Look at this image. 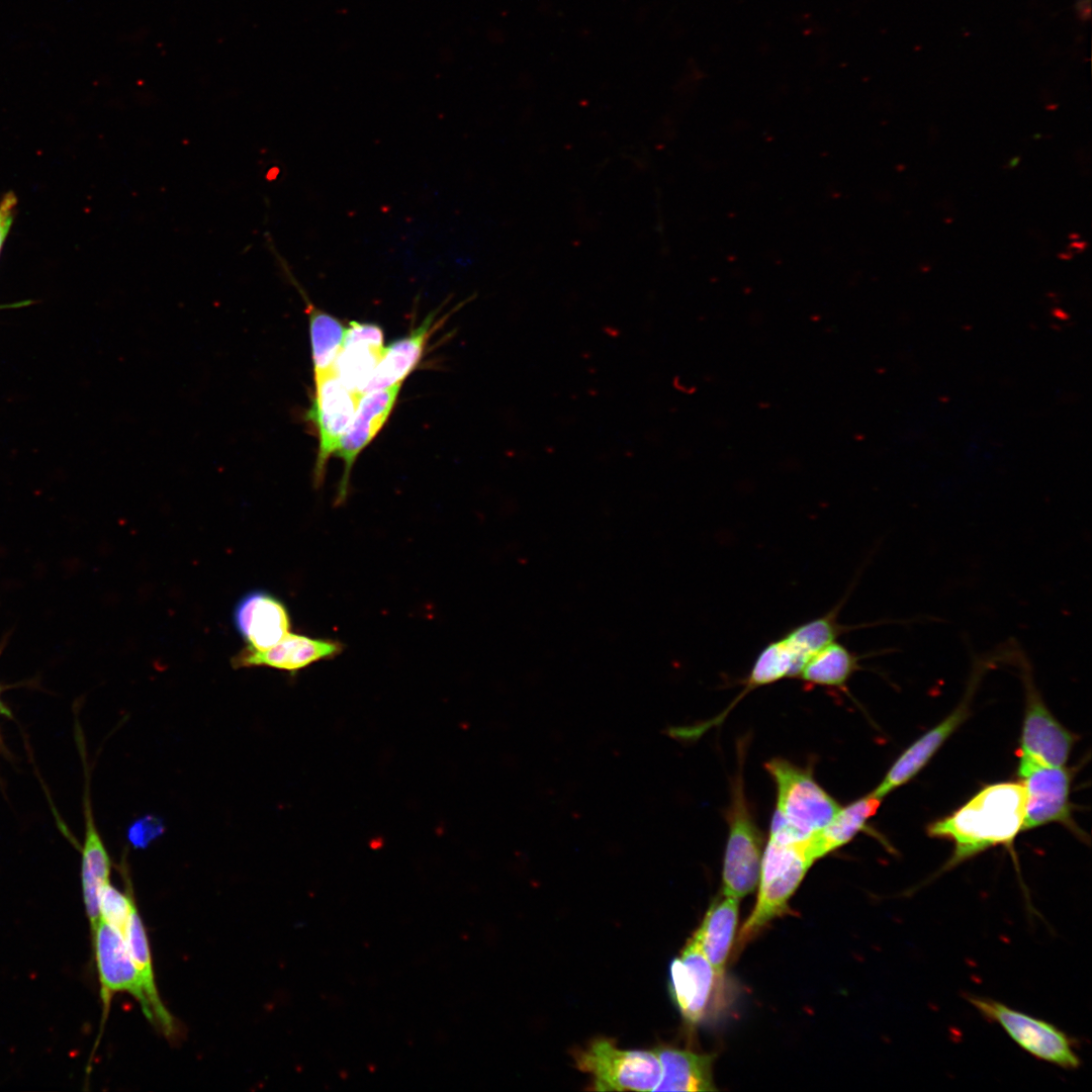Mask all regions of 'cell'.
Returning <instances> with one entry per match:
<instances>
[{
	"label": "cell",
	"mask_w": 1092,
	"mask_h": 1092,
	"mask_svg": "<svg viewBox=\"0 0 1092 1092\" xmlns=\"http://www.w3.org/2000/svg\"><path fill=\"white\" fill-rule=\"evenodd\" d=\"M1025 795L1020 782L986 786L952 814L928 826L931 837L953 842L941 871L952 869L997 845L1011 844L1022 831Z\"/></svg>",
	"instance_id": "cell-1"
},
{
	"label": "cell",
	"mask_w": 1092,
	"mask_h": 1092,
	"mask_svg": "<svg viewBox=\"0 0 1092 1092\" xmlns=\"http://www.w3.org/2000/svg\"><path fill=\"white\" fill-rule=\"evenodd\" d=\"M842 603L825 614L796 625L769 641L757 654L738 702L752 690L785 677H797L807 660L853 627L839 622Z\"/></svg>",
	"instance_id": "cell-2"
},
{
	"label": "cell",
	"mask_w": 1092,
	"mask_h": 1092,
	"mask_svg": "<svg viewBox=\"0 0 1092 1092\" xmlns=\"http://www.w3.org/2000/svg\"><path fill=\"white\" fill-rule=\"evenodd\" d=\"M808 838L785 841L769 836L762 853L756 903L740 930V945L785 912L790 898L815 861Z\"/></svg>",
	"instance_id": "cell-3"
},
{
	"label": "cell",
	"mask_w": 1092,
	"mask_h": 1092,
	"mask_svg": "<svg viewBox=\"0 0 1092 1092\" xmlns=\"http://www.w3.org/2000/svg\"><path fill=\"white\" fill-rule=\"evenodd\" d=\"M765 769L777 786V808L774 817L809 837L821 829L841 808L814 779L809 768L776 757Z\"/></svg>",
	"instance_id": "cell-4"
},
{
	"label": "cell",
	"mask_w": 1092,
	"mask_h": 1092,
	"mask_svg": "<svg viewBox=\"0 0 1092 1092\" xmlns=\"http://www.w3.org/2000/svg\"><path fill=\"white\" fill-rule=\"evenodd\" d=\"M728 840L722 873V895L740 900L758 885L762 859V834L748 806L742 769L732 786L727 810Z\"/></svg>",
	"instance_id": "cell-5"
},
{
	"label": "cell",
	"mask_w": 1092,
	"mask_h": 1092,
	"mask_svg": "<svg viewBox=\"0 0 1092 1092\" xmlns=\"http://www.w3.org/2000/svg\"><path fill=\"white\" fill-rule=\"evenodd\" d=\"M577 1069L592 1076L596 1091H654L662 1069L655 1051L622 1050L597 1038L574 1053Z\"/></svg>",
	"instance_id": "cell-6"
},
{
	"label": "cell",
	"mask_w": 1092,
	"mask_h": 1092,
	"mask_svg": "<svg viewBox=\"0 0 1092 1092\" xmlns=\"http://www.w3.org/2000/svg\"><path fill=\"white\" fill-rule=\"evenodd\" d=\"M967 1000L1034 1058L1067 1070L1080 1067L1073 1039L1056 1025L990 998L969 995Z\"/></svg>",
	"instance_id": "cell-7"
},
{
	"label": "cell",
	"mask_w": 1092,
	"mask_h": 1092,
	"mask_svg": "<svg viewBox=\"0 0 1092 1092\" xmlns=\"http://www.w3.org/2000/svg\"><path fill=\"white\" fill-rule=\"evenodd\" d=\"M1017 774L1025 795L1022 831L1060 823L1077 836H1084L1072 816L1069 769L1019 756Z\"/></svg>",
	"instance_id": "cell-8"
},
{
	"label": "cell",
	"mask_w": 1092,
	"mask_h": 1092,
	"mask_svg": "<svg viewBox=\"0 0 1092 1092\" xmlns=\"http://www.w3.org/2000/svg\"><path fill=\"white\" fill-rule=\"evenodd\" d=\"M1020 663L1026 704L1019 756L1045 765L1065 766L1076 736L1045 706L1032 680L1029 663L1025 658Z\"/></svg>",
	"instance_id": "cell-9"
},
{
	"label": "cell",
	"mask_w": 1092,
	"mask_h": 1092,
	"mask_svg": "<svg viewBox=\"0 0 1092 1092\" xmlns=\"http://www.w3.org/2000/svg\"><path fill=\"white\" fill-rule=\"evenodd\" d=\"M361 396L343 385L336 375L314 386L306 419L313 424L318 438L313 473L315 487L324 482L328 461L350 425Z\"/></svg>",
	"instance_id": "cell-10"
},
{
	"label": "cell",
	"mask_w": 1092,
	"mask_h": 1092,
	"mask_svg": "<svg viewBox=\"0 0 1092 1092\" xmlns=\"http://www.w3.org/2000/svg\"><path fill=\"white\" fill-rule=\"evenodd\" d=\"M720 984L695 934L669 966V991L684 1019L690 1024L704 1020L715 987Z\"/></svg>",
	"instance_id": "cell-11"
},
{
	"label": "cell",
	"mask_w": 1092,
	"mask_h": 1092,
	"mask_svg": "<svg viewBox=\"0 0 1092 1092\" xmlns=\"http://www.w3.org/2000/svg\"><path fill=\"white\" fill-rule=\"evenodd\" d=\"M93 933L104 1010L107 1012L113 994L127 992L139 1001L146 1018L152 1022L150 1005L124 935L102 920Z\"/></svg>",
	"instance_id": "cell-12"
},
{
	"label": "cell",
	"mask_w": 1092,
	"mask_h": 1092,
	"mask_svg": "<svg viewBox=\"0 0 1092 1092\" xmlns=\"http://www.w3.org/2000/svg\"><path fill=\"white\" fill-rule=\"evenodd\" d=\"M402 383L366 392L359 399L355 415L341 437L334 454L344 462V472L337 492V505L348 495L352 467L362 450L370 444L386 423Z\"/></svg>",
	"instance_id": "cell-13"
},
{
	"label": "cell",
	"mask_w": 1092,
	"mask_h": 1092,
	"mask_svg": "<svg viewBox=\"0 0 1092 1092\" xmlns=\"http://www.w3.org/2000/svg\"><path fill=\"white\" fill-rule=\"evenodd\" d=\"M342 650L343 645L339 641L288 633L265 650L246 646L232 658L231 663L234 668L266 666L293 673L318 660L336 656Z\"/></svg>",
	"instance_id": "cell-14"
},
{
	"label": "cell",
	"mask_w": 1092,
	"mask_h": 1092,
	"mask_svg": "<svg viewBox=\"0 0 1092 1092\" xmlns=\"http://www.w3.org/2000/svg\"><path fill=\"white\" fill-rule=\"evenodd\" d=\"M234 625L248 643L247 646L265 650L285 637L291 627L285 605L265 590L247 593L236 605Z\"/></svg>",
	"instance_id": "cell-15"
},
{
	"label": "cell",
	"mask_w": 1092,
	"mask_h": 1092,
	"mask_svg": "<svg viewBox=\"0 0 1092 1092\" xmlns=\"http://www.w3.org/2000/svg\"><path fill=\"white\" fill-rule=\"evenodd\" d=\"M382 329L351 322L335 362V375L351 391L363 394L384 352Z\"/></svg>",
	"instance_id": "cell-16"
},
{
	"label": "cell",
	"mask_w": 1092,
	"mask_h": 1092,
	"mask_svg": "<svg viewBox=\"0 0 1092 1092\" xmlns=\"http://www.w3.org/2000/svg\"><path fill=\"white\" fill-rule=\"evenodd\" d=\"M268 248L288 281L296 288L305 304L308 316L314 386L335 375V362L343 344L346 329L334 315L316 307L304 288L294 277L285 258L268 238Z\"/></svg>",
	"instance_id": "cell-17"
},
{
	"label": "cell",
	"mask_w": 1092,
	"mask_h": 1092,
	"mask_svg": "<svg viewBox=\"0 0 1092 1092\" xmlns=\"http://www.w3.org/2000/svg\"><path fill=\"white\" fill-rule=\"evenodd\" d=\"M967 698L952 713L918 738L897 758L884 780L872 792L875 796L883 799L895 789L908 783L925 766L946 739L968 717L969 702Z\"/></svg>",
	"instance_id": "cell-18"
},
{
	"label": "cell",
	"mask_w": 1092,
	"mask_h": 1092,
	"mask_svg": "<svg viewBox=\"0 0 1092 1092\" xmlns=\"http://www.w3.org/2000/svg\"><path fill=\"white\" fill-rule=\"evenodd\" d=\"M85 833L81 848V882L83 898L92 932L100 920L99 894L109 882L110 856L96 826L88 792L84 799Z\"/></svg>",
	"instance_id": "cell-19"
},
{
	"label": "cell",
	"mask_w": 1092,
	"mask_h": 1092,
	"mask_svg": "<svg viewBox=\"0 0 1092 1092\" xmlns=\"http://www.w3.org/2000/svg\"><path fill=\"white\" fill-rule=\"evenodd\" d=\"M435 311L405 337L395 340L384 348L364 393L402 383L419 364L431 333L434 331Z\"/></svg>",
	"instance_id": "cell-20"
},
{
	"label": "cell",
	"mask_w": 1092,
	"mask_h": 1092,
	"mask_svg": "<svg viewBox=\"0 0 1092 1092\" xmlns=\"http://www.w3.org/2000/svg\"><path fill=\"white\" fill-rule=\"evenodd\" d=\"M738 909V899L722 895L709 907L694 933L719 981L724 978L727 960L735 939Z\"/></svg>",
	"instance_id": "cell-21"
},
{
	"label": "cell",
	"mask_w": 1092,
	"mask_h": 1092,
	"mask_svg": "<svg viewBox=\"0 0 1092 1092\" xmlns=\"http://www.w3.org/2000/svg\"><path fill=\"white\" fill-rule=\"evenodd\" d=\"M124 938L150 1005L152 1023L160 1028L169 1039L176 1038L179 1028L175 1018L160 999L154 977L149 940L135 904H133L129 915Z\"/></svg>",
	"instance_id": "cell-22"
},
{
	"label": "cell",
	"mask_w": 1092,
	"mask_h": 1092,
	"mask_svg": "<svg viewBox=\"0 0 1092 1092\" xmlns=\"http://www.w3.org/2000/svg\"><path fill=\"white\" fill-rule=\"evenodd\" d=\"M662 1074L654 1091H715L710 1055L660 1046L654 1049Z\"/></svg>",
	"instance_id": "cell-23"
},
{
	"label": "cell",
	"mask_w": 1092,
	"mask_h": 1092,
	"mask_svg": "<svg viewBox=\"0 0 1092 1092\" xmlns=\"http://www.w3.org/2000/svg\"><path fill=\"white\" fill-rule=\"evenodd\" d=\"M882 800L871 792L841 807L827 824L809 836L808 846L813 858L817 860L848 843L857 832L864 829L869 819L877 813Z\"/></svg>",
	"instance_id": "cell-24"
},
{
	"label": "cell",
	"mask_w": 1092,
	"mask_h": 1092,
	"mask_svg": "<svg viewBox=\"0 0 1092 1092\" xmlns=\"http://www.w3.org/2000/svg\"><path fill=\"white\" fill-rule=\"evenodd\" d=\"M862 657L836 639L813 654L797 677L808 686L844 688L851 675L861 668Z\"/></svg>",
	"instance_id": "cell-25"
},
{
	"label": "cell",
	"mask_w": 1092,
	"mask_h": 1092,
	"mask_svg": "<svg viewBox=\"0 0 1092 1092\" xmlns=\"http://www.w3.org/2000/svg\"><path fill=\"white\" fill-rule=\"evenodd\" d=\"M133 904L129 895L120 893L109 881L99 894L100 920L124 935Z\"/></svg>",
	"instance_id": "cell-26"
},
{
	"label": "cell",
	"mask_w": 1092,
	"mask_h": 1092,
	"mask_svg": "<svg viewBox=\"0 0 1092 1092\" xmlns=\"http://www.w3.org/2000/svg\"><path fill=\"white\" fill-rule=\"evenodd\" d=\"M165 830L163 820L153 815L136 819L128 827L127 837L135 848H146Z\"/></svg>",
	"instance_id": "cell-27"
},
{
	"label": "cell",
	"mask_w": 1092,
	"mask_h": 1092,
	"mask_svg": "<svg viewBox=\"0 0 1092 1092\" xmlns=\"http://www.w3.org/2000/svg\"><path fill=\"white\" fill-rule=\"evenodd\" d=\"M15 205L16 198L13 193H7L0 198V250L11 225Z\"/></svg>",
	"instance_id": "cell-28"
},
{
	"label": "cell",
	"mask_w": 1092,
	"mask_h": 1092,
	"mask_svg": "<svg viewBox=\"0 0 1092 1092\" xmlns=\"http://www.w3.org/2000/svg\"><path fill=\"white\" fill-rule=\"evenodd\" d=\"M10 716H11V712L8 709V707L5 705V703L2 701L1 696H0V718L1 717H10ZM0 743H1V737H0Z\"/></svg>",
	"instance_id": "cell-29"
},
{
	"label": "cell",
	"mask_w": 1092,
	"mask_h": 1092,
	"mask_svg": "<svg viewBox=\"0 0 1092 1092\" xmlns=\"http://www.w3.org/2000/svg\"><path fill=\"white\" fill-rule=\"evenodd\" d=\"M1071 246H1072V247H1073L1074 249H1078V250H1080V251H1083V250L1085 249V247H1086V244H1085V243H1083V242H1074V243H1072V245H1071Z\"/></svg>",
	"instance_id": "cell-30"
},
{
	"label": "cell",
	"mask_w": 1092,
	"mask_h": 1092,
	"mask_svg": "<svg viewBox=\"0 0 1092 1092\" xmlns=\"http://www.w3.org/2000/svg\"><path fill=\"white\" fill-rule=\"evenodd\" d=\"M1019 162H1020V157H1015L1014 159H1012L1009 162V168H1013V167L1017 166L1019 164Z\"/></svg>",
	"instance_id": "cell-31"
}]
</instances>
